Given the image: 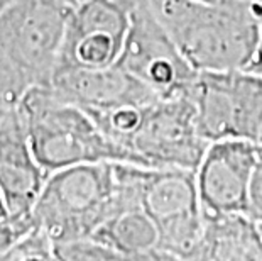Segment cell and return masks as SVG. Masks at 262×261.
<instances>
[{
    "instance_id": "obj_1",
    "label": "cell",
    "mask_w": 262,
    "mask_h": 261,
    "mask_svg": "<svg viewBox=\"0 0 262 261\" xmlns=\"http://www.w3.org/2000/svg\"><path fill=\"white\" fill-rule=\"evenodd\" d=\"M196 71L247 70L262 37L259 0H150Z\"/></svg>"
},
{
    "instance_id": "obj_2",
    "label": "cell",
    "mask_w": 262,
    "mask_h": 261,
    "mask_svg": "<svg viewBox=\"0 0 262 261\" xmlns=\"http://www.w3.org/2000/svg\"><path fill=\"white\" fill-rule=\"evenodd\" d=\"M134 207L141 205L120 176L119 163H86L48 176L32 219L54 246H61L88 239L103 222Z\"/></svg>"
},
{
    "instance_id": "obj_3",
    "label": "cell",
    "mask_w": 262,
    "mask_h": 261,
    "mask_svg": "<svg viewBox=\"0 0 262 261\" xmlns=\"http://www.w3.org/2000/svg\"><path fill=\"white\" fill-rule=\"evenodd\" d=\"M19 112L32 153L48 176L86 163L137 165L130 153L103 134L90 114L64 101L51 87L27 90L19 102Z\"/></svg>"
},
{
    "instance_id": "obj_4",
    "label": "cell",
    "mask_w": 262,
    "mask_h": 261,
    "mask_svg": "<svg viewBox=\"0 0 262 261\" xmlns=\"http://www.w3.org/2000/svg\"><path fill=\"white\" fill-rule=\"evenodd\" d=\"M73 0H15L0 14V71L24 97L56 75Z\"/></svg>"
},
{
    "instance_id": "obj_5",
    "label": "cell",
    "mask_w": 262,
    "mask_h": 261,
    "mask_svg": "<svg viewBox=\"0 0 262 261\" xmlns=\"http://www.w3.org/2000/svg\"><path fill=\"white\" fill-rule=\"evenodd\" d=\"M188 97L194 105L200 134L206 143L260 141L262 78L249 70L198 71Z\"/></svg>"
},
{
    "instance_id": "obj_6",
    "label": "cell",
    "mask_w": 262,
    "mask_h": 261,
    "mask_svg": "<svg viewBox=\"0 0 262 261\" xmlns=\"http://www.w3.org/2000/svg\"><path fill=\"white\" fill-rule=\"evenodd\" d=\"M139 202L158 229L159 248L191 261L205 227L194 171L141 166Z\"/></svg>"
},
{
    "instance_id": "obj_7",
    "label": "cell",
    "mask_w": 262,
    "mask_h": 261,
    "mask_svg": "<svg viewBox=\"0 0 262 261\" xmlns=\"http://www.w3.org/2000/svg\"><path fill=\"white\" fill-rule=\"evenodd\" d=\"M117 65L147 85L158 98L188 95L198 75L156 15L150 0H132L130 29Z\"/></svg>"
},
{
    "instance_id": "obj_8",
    "label": "cell",
    "mask_w": 262,
    "mask_h": 261,
    "mask_svg": "<svg viewBox=\"0 0 262 261\" xmlns=\"http://www.w3.org/2000/svg\"><path fill=\"white\" fill-rule=\"evenodd\" d=\"M208 144L196 127L191 98L183 95L150 102L144 109L129 149L141 166L196 171Z\"/></svg>"
},
{
    "instance_id": "obj_9",
    "label": "cell",
    "mask_w": 262,
    "mask_h": 261,
    "mask_svg": "<svg viewBox=\"0 0 262 261\" xmlns=\"http://www.w3.org/2000/svg\"><path fill=\"white\" fill-rule=\"evenodd\" d=\"M132 0H80L71 7L56 73L115 66L130 29Z\"/></svg>"
},
{
    "instance_id": "obj_10",
    "label": "cell",
    "mask_w": 262,
    "mask_h": 261,
    "mask_svg": "<svg viewBox=\"0 0 262 261\" xmlns=\"http://www.w3.org/2000/svg\"><path fill=\"white\" fill-rule=\"evenodd\" d=\"M257 165V143L224 139L210 143L200 161L196 187L203 219L249 215L250 182Z\"/></svg>"
},
{
    "instance_id": "obj_11",
    "label": "cell",
    "mask_w": 262,
    "mask_h": 261,
    "mask_svg": "<svg viewBox=\"0 0 262 261\" xmlns=\"http://www.w3.org/2000/svg\"><path fill=\"white\" fill-rule=\"evenodd\" d=\"M46 171L32 153L19 105L0 117V193L12 219H32Z\"/></svg>"
},
{
    "instance_id": "obj_12",
    "label": "cell",
    "mask_w": 262,
    "mask_h": 261,
    "mask_svg": "<svg viewBox=\"0 0 262 261\" xmlns=\"http://www.w3.org/2000/svg\"><path fill=\"white\" fill-rule=\"evenodd\" d=\"M49 87L86 112L158 101V95L147 85L119 65L103 70L61 71L54 75Z\"/></svg>"
},
{
    "instance_id": "obj_13",
    "label": "cell",
    "mask_w": 262,
    "mask_h": 261,
    "mask_svg": "<svg viewBox=\"0 0 262 261\" xmlns=\"http://www.w3.org/2000/svg\"><path fill=\"white\" fill-rule=\"evenodd\" d=\"M191 261H262L260 224L247 214L205 219Z\"/></svg>"
},
{
    "instance_id": "obj_14",
    "label": "cell",
    "mask_w": 262,
    "mask_h": 261,
    "mask_svg": "<svg viewBox=\"0 0 262 261\" xmlns=\"http://www.w3.org/2000/svg\"><path fill=\"white\" fill-rule=\"evenodd\" d=\"M88 239L125 253L159 248L158 229L141 207L115 214L114 217L103 222Z\"/></svg>"
},
{
    "instance_id": "obj_15",
    "label": "cell",
    "mask_w": 262,
    "mask_h": 261,
    "mask_svg": "<svg viewBox=\"0 0 262 261\" xmlns=\"http://www.w3.org/2000/svg\"><path fill=\"white\" fill-rule=\"evenodd\" d=\"M32 229H36L34 219L19 220V219H5L0 220V254H4L15 243L27 236Z\"/></svg>"
},
{
    "instance_id": "obj_16",
    "label": "cell",
    "mask_w": 262,
    "mask_h": 261,
    "mask_svg": "<svg viewBox=\"0 0 262 261\" xmlns=\"http://www.w3.org/2000/svg\"><path fill=\"white\" fill-rule=\"evenodd\" d=\"M249 215L262 224V143L257 144V165H255L249 193Z\"/></svg>"
},
{
    "instance_id": "obj_17",
    "label": "cell",
    "mask_w": 262,
    "mask_h": 261,
    "mask_svg": "<svg viewBox=\"0 0 262 261\" xmlns=\"http://www.w3.org/2000/svg\"><path fill=\"white\" fill-rule=\"evenodd\" d=\"M250 73H254V75H257L262 78V37H260V43H259V46H257V51H255V56L252 59V63L249 65V68H247Z\"/></svg>"
},
{
    "instance_id": "obj_18",
    "label": "cell",
    "mask_w": 262,
    "mask_h": 261,
    "mask_svg": "<svg viewBox=\"0 0 262 261\" xmlns=\"http://www.w3.org/2000/svg\"><path fill=\"white\" fill-rule=\"evenodd\" d=\"M14 2H15V0H0V14H2L7 7H10Z\"/></svg>"
},
{
    "instance_id": "obj_19",
    "label": "cell",
    "mask_w": 262,
    "mask_h": 261,
    "mask_svg": "<svg viewBox=\"0 0 262 261\" xmlns=\"http://www.w3.org/2000/svg\"><path fill=\"white\" fill-rule=\"evenodd\" d=\"M0 110H7V109H5L4 105H2V102H0Z\"/></svg>"
},
{
    "instance_id": "obj_20",
    "label": "cell",
    "mask_w": 262,
    "mask_h": 261,
    "mask_svg": "<svg viewBox=\"0 0 262 261\" xmlns=\"http://www.w3.org/2000/svg\"><path fill=\"white\" fill-rule=\"evenodd\" d=\"M259 143H262V132H260V141Z\"/></svg>"
},
{
    "instance_id": "obj_21",
    "label": "cell",
    "mask_w": 262,
    "mask_h": 261,
    "mask_svg": "<svg viewBox=\"0 0 262 261\" xmlns=\"http://www.w3.org/2000/svg\"><path fill=\"white\" fill-rule=\"evenodd\" d=\"M73 2H75V4H76V2H80V0H73Z\"/></svg>"
},
{
    "instance_id": "obj_22",
    "label": "cell",
    "mask_w": 262,
    "mask_h": 261,
    "mask_svg": "<svg viewBox=\"0 0 262 261\" xmlns=\"http://www.w3.org/2000/svg\"><path fill=\"white\" fill-rule=\"evenodd\" d=\"M260 231H262V224H260Z\"/></svg>"
},
{
    "instance_id": "obj_23",
    "label": "cell",
    "mask_w": 262,
    "mask_h": 261,
    "mask_svg": "<svg viewBox=\"0 0 262 261\" xmlns=\"http://www.w3.org/2000/svg\"><path fill=\"white\" fill-rule=\"evenodd\" d=\"M260 2H262V0H260Z\"/></svg>"
},
{
    "instance_id": "obj_24",
    "label": "cell",
    "mask_w": 262,
    "mask_h": 261,
    "mask_svg": "<svg viewBox=\"0 0 262 261\" xmlns=\"http://www.w3.org/2000/svg\"><path fill=\"white\" fill-rule=\"evenodd\" d=\"M259 2H260V0H259Z\"/></svg>"
}]
</instances>
